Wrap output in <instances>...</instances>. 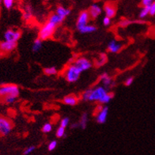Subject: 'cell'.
Returning <instances> with one entry per match:
<instances>
[{
  "label": "cell",
  "instance_id": "obj_24",
  "mask_svg": "<svg viewBox=\"0 0 155 155\" xmlns=\"http://www.w3.org/2000/svg\"><path fill=\"white\" fill-rule=\"evenodd\" d=\"M113 97H114V94H112V93H109V94L107 93V94L101 98V100L99 101V103H100V104H108V102L110 101L112 98H113Z\"/></svg>",
  "mask_w": 155,
  "mask_h": 155
},
{
  "label": "cell",
  "instance_id": "obj_13",
  "mask_svg": "<svg viewBox=\"0 0 155 155\" xmlns=\"http://www.w3.org/2000/svg\"><path fill=\"white\" fill-rule=\"evenodd\" d=\"M79 101V99L78 97L75 96V95H73V94H70L63 97V102L66 105H69V106H74L78 103Z\"/></svg>",
  "mask_w": 155,
  "mask_h": 155
},
{
  "label": "cell",
  "instance_id": "obj_21",
  "mask_svg": "<svg viewBox=\"0 0 155 155\" xmlns=\"http://www.w3.org/2000/svg\"><path fill=\"white\" fill-rule=\"evenodd\" d=\"M134 22L143 24V23H144V21H133L128 20V19H122V20L119 22V25L120 27H122V28H126V27H127L128 25H130L132 24V23Z\"/></svg>",
  "mask_w": 155,
  "mask_h": 155
},
{
  "label": "cell",
  "instance_id": "obj_42",
  "mask_svg": "<svg viewBox=\"0 0 155 155\" xmlns=\"http://www.w3.org/2000/svg\"><path fill=\"white\" fill-rule=\"evenodd\" d=\"M45 1H50V0H45Z\"/></svg>",
  "mask_w": 155,
  "mask_h": 155
},
{
  "label": "cell",
  "instance_id": "obj_31",
  "mask_svg": "<svg viewBox=\"0 0 155 155\" xmlns=\"http://www.w3.org/2000/svg\"><path fill=\"white\" fill-rule=\"evenodd\" d=\"M69 124H70V119L68 118V117H64V118L62 119L61 121H60V127L66 128V127L69 125Z\"/></svg>",
  "mask_w": 155,
  "mask_h": 155
},
{
  "label": "cell",
  "instance_id": "obj_39",
  "mask_svg": "<svg viewBox=\"0 0 155 155\" xmlns=\"http://www.w3.org/2000/svg\"><path fill=\"white\" fill-rule=\"evenodd\" d=\"M102 108H103V105H102V104H98L97 106L96 107V108H95V113L97 112V114L98 112H101V110L102 109Z\"/></svg>",
  "mask_w": 155,
  "mask_h": 155
},
{
  "label": "cell",
  "instance_id": "obj_28",
  "mask_svg": "<svg viewBox=\"0 0 155 155\" xmlns=\"http://www.w3.org/2000/svg\"><path fill=\"white\" fill-rule=\"evenodd\" d=\"M41 131L45 134H48V133L51 132L52 131V124H51V123H46L42 127Z\"/></svg>",
  "mask_w": 155,
  "mask_h": 155
},
{
  "label": "cell",
  "instance_id": "obj_29",
  "mask_svg": "<svg viewBox=\"0 0 155 155\" xmlns=\"http://www.w3.org/2000/svg\"><path fill=\"white\" fill-rule=\"evenodd\" d=\"M107 62V56L104 54H101L100 55V58L98 59L97 61V67H101V66H103L104 63Z\"/></svg>",
  "mask_w": 155,
  "mask_h": 155
},
{
  "label": "cell",
  "instance_id": "obj_34",
  "mask_svg": "<svg viewBox=\"0 0 155 155\" xmlns=\"http://www.w3.org/2000/svg\"><path fill=\"white\" fill-rule=\"evenodd\" d=\"M90 92H91V89H88V90H86V91L82 94V99H83L84 101H88V98L90 97Z\"/></svg>",
  "mask_w": 155,
  "mask_h": 155
},
{
  "label": "cell",
  "instance_id": "obj_2",
  "mask_svg": "<svg viewBox=\"0 0 155 155\" xmlns=\"http://www.w3.org/2000/svg\"><path fill=\"white\" fill-rule=\"evenodd\" d=\"M81 73L82 71L74 64H71V65L68 66V68L66 69L65 72H64V78L67 80V82H70V83H74L78 80L80 75H81Z\"/></svg>",
  "mask_w": 155,
  "mask_h": 155
},
{
  "label": "cell",
  "instance_id": "obj_40",
  "mask_svg": "<svg viewBox=\"0 0 155 155\" xmlns=\"http://www.w3.org/2000/svg\"><path fill=\"white\" fill-rule=\"evenodd\" d=\"M78 127H79L78 126V123H74L73 124H71V127L72 129H75V128H77Z\"/></svg>",
  "mask_w": 155,
  "mask_h": 155
},
{
  "label": "cell",
  "instance_id": "obj_3",
  "mask_svg": "<svg viewBox=\"0 0 155 155\" xmlns=\"http://www.w3.org/2000/svg\"><path fill=\"white\" fill-rule=\"evenodd\" d=\"M20 94L19 87L15 84H1L0 85V98L9 95L18 97Z\"/></svg>",
  "mask_w": 155,
  "mask_h": 155
},
{
  "label": "cell",
  "instance_id": "obj_17",
  "mask_svg": "<svg viewBox=\"0 0 155 155\" xmlns=\"http://www.w3.org/2000/svg\"><path fill=\"white\" fill-rule=\"evenodd\" d=\"M78 30L81 33L83 34H86V33H93L95 31H97V27L93 25H86L84 26L81 27L79 29H78Z\"/></svg>",
  "mask_w": 155,
  "mask_h": 155
},
{
  "label": "cell",
  "instance_id": "obj_15",
  "mask_svg": "<svg viewBox=\"0 0 155 155\" xmlns=\"http://www.w3.org/2000/svg\"><path fill=\"white\" fill-rule=\"evenodd\" d=\"M100 80L102 82V83H103V87H104L105 89H106V88L111 87V86H113V84H114V82H113L112 78H111L108 76V74L106 73L102 74L100 76Z\"/></svg>",
  "mask_w": 155,
  "mask_h": 155
},
{
  "label": "cell",
  "instance_id": "obj_37",
  "mask_svg": "<svg viewBox=\"0 0 155 155\" xmlns=\"http://www.w3.org/2000/svg\"><path fill=\"white\" fill-rule=\"evenodd\" d=\"M134 82V78L133 77H129L128 78H127L126 81L124 82V85L126 86H130L132 85V83Z\"/></svg>",
  "mask_w": 155,
  "mask_h": 155
},
{
  "label": "cell",
  "instance_id": "obj_1",
  "mask_svg": "<svg viewBox=\"0 0 155 155\" xmlns=\"http://www.w3.org/2000/svg\"><path fill=\"white\" fill-rule=\"evenodd\" d=\"M56 27L57 26L52 24V23L47 21L45 25H43L41 26V28L39 30L38 37L37 38H39L42 41L48 40L54 35L55 29H56Z\"/></svg>",
  "mask_w": 155,
  "mask_h": 155
},
{
  "label": "cell",
  "instance_id": "obj_8",
  "mask_svg": "<svg viewBox=\"0 0 155 155\" xmlns=\"http://www.w3.org/2000/svg\"><path fill=\"white\" fill-rule=\"evenodd\" d=\"M74 64L82 72L86 71H87V70L90 69V68H92V63H91V62L85 57L78 58V59H76Z\"/></svg>",
  "mask_w": 155,
  "mask_h": 155
},
{
  "label": "cell",
  "instance_id": "obj_16",
  "mask_svg": "<svg viewBox=\"0 0 155 155\" xmlns=\"http://www.w3.org/2000/svg\"><path fill=\"white\" fill-rule=\"evenodd\" d=\"M71 12V10H70V9L63 7L62 6H58L57 8H56V10H55V14H57L59 16L63 18V19H65L67 17L69 16Z\"/></svg>",
  "mask_w": 155,
  "mask_h": 155
},
{
  "label": "cell",
  "instance_id": "obj_14",
  "mask_svg": "<svg viewBox=\"0 0 155 155\" xmlns=\"http://www.w3.org/2000/svg\"><path fill=\"white\" fill-rule=\"evenodd\" d=\"M122 45L116 42V40H112L108 45V51L111 53H117L122 48Z\"/></svg>",
  "mask_w": 155,
  "mask_h": 155
},
{
  "label": "cell",
  "instance_id": "obj_27",
  "mask_svg": "<svg viewBox=\"0 0 155 155\" xmlns=\"http://www.w3.org/2000/svg\"><path fill=\"white\" fill-rule=\"evenodd\" d=\"M148 15H149V6H143L139 13V18H145Z\"/></svg>",
  "mask_w": 155,
  "mask_h": 155
},
{
  "label": "cell",
  "instance_id": "obj_18",
  "mask_svg": "<svg viewBox=\"0 0 155 155\" xmlns=\"http://www.w3.org/2000/svg\"><path fill=\"white\" fill-rule=\"evenodd\" d=\"M63 20H64V19H63V18H61L60 16H59L57 14L54 13V14H52V15H50V17H49L48 21L52 23V24H54L55 25H56V26H57V25H60L62 22H63Z\"/></svg>",
  "mask_w": 155,
  "mask_h": 155
},
{
  "label": "cell",
  "instance_id": "obj_23",
  "mask_svg": "<svg viewBox=\"0 0 155 155\" xmlns=\"http://www.w3.org/2000/svg\"><path fill=\"white\" fill-rule=\"evenodd\" d=\"M18 97L14 96V95H9V96H6L3 98H2V101L4 102L5 104H13V103H15Z\"/></svg>",
  "mask_w": 155,
  "mask_h": 155
},
{
  "label": "cell",
  "instance_id": "obj_9",
  "mask_svg": "<svg viewBox=\"0 0 155 155\" xmlns=\"http://www.w3.org/2000/svg\"><path fill=\"white\" fill-rule=\"evenodd\" d=\"M90 19V15H89V13H88L87 10H83V11H82L79 14L78 17L77 22H76L77 29H79L81 27L88 25V22H89Z\"/></svg>",
  "mask_w": 155,
  "mask_h": 155
},
{
  "label": "cell",
  "instance_id": "obj_36",
  "mask_svg": "<svg viewBox=\"0 0 155 155\" xmlns=\"http://www.w3.org/2000/svg\"><path fill=\"white\" fill-rule=\"evenodd\" d=\"M111 22H112L111 18H109L108 17L105 16L104 18H103V25H104V26H108V25H110Z\"/></svg>",
  "mask_w": 155,
  "mask_h": 155
},
{
  "label": "cell",
  "instance_id": "obj_11",
  "mask_svg": "<svg viewBox=\"0 0 155 155\" xmlns=\"http://www.w3.org/2000/svg\"><path fill=\"white\" fill-rule=\"evenodd\" d=\"M108 106H103L101 112H99L96 116V121L100 124H103L106 122L107 118H108Z\"/></svg>",
  "mask_w": 155,
  "mask_h": 155
},
{
  "label": "cell",
  "instance_id": "obj_25",
  "mask_svg": "<svg viewBox=\"0 0 155 155\" xmlns=\"http://www.w3.org/2000/svg\"><path fill=\"white\" fill-rule=\"evenodd\" d=\"M44 73L46 74V75H55L58 73L57 69L55 68V67H50V68H46L44 69Z\"/></svg>",
  "mask_w": 155,
  "mask_h": 155
},
{
  "label": "cell",
  "instance_id": "obj_6",
  "mask_svg": "<svg viewBox=\"0 0 155 155\" xmlns=\"http://www.w3.org/2000/svg\"><path fill=\"white\" fill-rule=\"evenodd\" d=\"M3 37L6 41L18 42V41L21 37V32L20 30H14L11 29H7L4 33Z\"/></svg>",
  "mask_w": 155,
  "mask_h": 155
},
{
  "label": "cell",
  "instance_id": "obj_22",
  "mask_svg": "<svg viewBox=\"0 0 155 155\" xmlns=\"http://www.w3.org/2000/svg\"><path fill=\"white\" fill-rule=\"evenodd\" d=\"M33 16V10L29 6H27L25 7L24 13H23V19L25 21H28Z\"/></svg>",
  "mask_w": 155,
  "mask_h": 155
},
{
  "label": "cell",
  "instance_id": "obj_10",
  "mask_svg": "<svg viewBox=\"0 0 155 155\" xmlns=\"http://www.w3.org/2000/svg\"><path fill=\"white\" fill-rule=\"evenodd\" d=\"M116 6L115 3L112 2H106L104 6V11L105 14V16L112 19V18H114L116 15Z\"/></svg>",
  "mask_w": 155,
  "mask_h": 155
},
{
  "label": "cell",
  "instance_id": "obj_5",
  "mask_svg": "<svg viewBox=\"0 0 155 155\" xmlns=\"http://www.w3.org/2000/svg\"><path fill=\"white\" fill-rule=\"evenodd\" d=\"M106 89L103 86H97V87L91 89L90 97L88 98V101H97L99 102L101 98L107 94Z\"/></svg>",
  "mask_w": 155,
  "mask_h": 155
},
{
  "label": "cell",
  "instance_id": "obj_12",
  "mask_svg": "<svg viewBox=\"0 0 155 155\" xmlns=\"http://www.w3.org/2000/svg\"><path fill=\"white\" fill-rule=\"evenodd\" d=\"M90 15V18L92 19H96L97 18L100 16L102 13V9L99 5L93 4L90 6L89 10H87Z\"/></svg>",
  "mask_w": 155,
  "mask_h": 155
},
{
  "label": "cell",
  "instance_id": "obj_7",
  "mask_svg": "<svg viewBox=\"0 0 155 155\" xmlns=\"http://www.w3.org/2000/svg\"><path fill=\"white\" fill-rule=\"evenodd\" d=\"M17 48V42L12 41H1L0 42V53L9 54Z\"/></svg>",
  "mask_w": 155,
  "mask_h": 155
},
{
  "label": "cell",
  "instance_id": "obj_41",
  "mask_svg": "<svg viewBox=\"0 0 155 155\" xmlns=\"http://www.w3.org/2000/svg\"><path fill=\"white\" fill-rule=\"evenodd\" d=\"M2 2V0H0V4H1Z\"/></svg>",
  "mask_w": 155,
  "mask_h": 155
},
{
  "label": "cell",
  "instance_id": "obj_32",
  "mask_svg": "<svg viewBox=\"0 0 155 155\" xmlns=\"http://www.w3.org/2000/svg\"><path fill=\"white\" fill-rule=\"evenodd\" d=\"M56 147H57V142L55 140L51 141V142H50L48 146V150L49 151H52L56 148Z\"/></svg>",
  "mask_w": 155,
  "mask_h": 155
},
{
  "label": "cell",
  "instance_id": "obj_33",
  "mask_svg": "<svg viewBox=\"0 0 155 155\" xmlns=\"http://www.w3.org/2000/svg\"><path fill=\"white\" fill-rule=\"evenodd\" d=\"M149 15H150V16H154L155 15V1L149 6Z\"/></svg>",
  "mask_w": 155,
  "mask_h": 155
},
{
  "label": "cell",
  "instance_id": "obj_26",
  "mask_svg": "<svg viewBox=\"0 0 155 155\" xmlns=\"http://www.w3.org/2000/svg\"><path fill=\"white\" fill-rule=\"evenodd\" d=\"M55 135H56L58 139H61V138H63L64 136H66V128L59 126L57 130H56Z\"/></svg>",
  "mask_w": 155,
  "mask_h": 155
},
{
  "label": "cell",
  "instance_id": "obj_30",
  "mask_svg": "<svg viewBox=\"0 0 155 155\" xmlns=\"http://www.w3.org/2000/svg\"><path fill=\"white\" fill-rule=\"evenodd\" d=\"M15 0H2L3 6L6 7L7 10H10L14 6Z\"/></svg>",
  "mask_w": 155,
  "mask_h": 155
},
{
  "label": "cell",
  "instance_id": "obj_20",
  "mask_svg": "<svg viewBox=\"0 0 155 155\" xmlns=\"http://www.w3.org/2000/svg\"><path fill=\"white\" fill-rule=\"evenodd\" d=\"M88 123V114L84 112L83 114L82 115V117L80 119V121L78 123V126L82 129V130H85L86 128V126H87Z\"/></svg>",
  "mask_w": 155,
  "mask_h": 155
},
{
  "label": "cell",
  "instance_id": "obj_38",
  "mask_svg": "<svg viewBox=\"0 0 155 155\" xmlns=\"http://www.w3.org/2000/svg\"><path fill=\"white\" fill-rule=\"evenodd\" d=\"M154 2V0H142V5L143 6H149L152 2Z\"/></svg>",
  "mask_w": 155,
  "mask_h": 155
},
{
  "label": "cell",
  "instance_id": "obj_19",
  "mask_svg": "<svg viewBox=\"0 0 155 155\" xmlns=\"http://www.w3.org/2000/svg\"><path fill=\"white\" fill-rule=\"evenodd\" d=\"M42 42L43 41L40 40L39 38H37L33 41V47H32V51L34 52V53H37L42 48Z\"/></svg>",
  "mask_w": 155,
  "mask_h": 155
},
{
  "label": "cell",
  "instance_id": "obj_35",
  "mask_svg": "<svg viewBox=\"0 0 155 155\" xmlns=\"http://www.w3.org/2000/svg\"><path fill=\"white\" fill-rule=\"evenodd\" d=\"M34 150H35V147H33V146L28 147V148H26V149L25 150L24 152H23V154H24V155L29 154V153H32V152H33Z\"/></svg>",
  "mask_w": 155,
  "mask_h": 155
},
{
  "label": "cell",
  "instance_id": "obj_4",
  "mask_svg": "<svg viewBox=\"0 0 155 155\" xmlns=\"http://www.w3.org/2000/svg\"><path fill=\"white\" fill-rule=\"evenodd\" d=\"M13 128V123L8 118L0 116V136L8 135Z\"/></svg>",
  "mask_w": 155,
  "mask_h": 155
}]
</instances>
